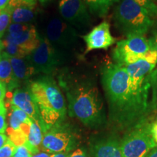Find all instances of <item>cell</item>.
<instances>
[{
	"instance_id": "1",
	"label": "cell",
	"mask_w": 157,
	"mask_h": 157,
	"mask_svg": "<svg viewBox=\"0 0 157 157\" xmlns=\"http://www.w3.org/2000/svg\"><path fill=\"white\" fill-rule=\"evenodd\" d=\"M101 83L109 106V121L121 129L134 127L146 121L148 113L131 93L124 66L114 63L101 70Z\"/></svg>"
},
{
	"instance_id": "2",
	"label": "cell",
	"mask_w": 157,
	"mask_h": 157,
	"mask_svg": "<svg viewBox=\"0 0 157 157\" xmlns=\"http://www.w3.org/2000/svg\"><path fill=\"white\" fill-rule=\"evenodd\" d=\"M66 92L68 113L85 126L98 128L106 122L103 98L95 79L86 75L66 74L59 79Z\"/></svg>"
},
{
	"instance_id": "3",
	"label": "cell",
	"mask_w": 157,
	"mask_h": 157,
	"mask_svg": "<svg viewBox=\"0 0 157 157\" xmlns=\"http://www.w3.org/2000/svg\"><path fill=\"white\" fill-rule=\"evenodd\" d=\"M30 92L39 108L46 131L63 120L67 112L66 102L54 78L45 76L33 82Z\"/></svg>"
},
{
	"instance_id": "4",
	"label": "cell",
	"mask_w": 157,
	"mask_h": 157,
	"mask_svg": "<svg viewBox=\"0 0 157 157\" xmlns=\"http://www.w3.org/2000/svg\"><path fill=\"white\" fill-rule=\"evenodd\" d=\"M116 28L127 38L143 36L155 21L134 0H119L113 10Z\"/></svg>"
},
{
	"instance_id": "5",
	"label": "cell",
	"mask_w": 157,
	"mask_h": 157,
	"mask_svg": "<svg viewBox=\"0 0 157 157\" xmlns=\"http://www.w3.org/2000/svg\"><path fill=\"white\" fill-rule=\"evenodd\" d=\"M120 144L123 157H146L157 146L151 133V124L146 121L132 127Z\"/></svg>"
},
{
	"instance_id": "6",
	"label": "cell",
	"mask_w": 157,
	"mask_h": 157,
	"mask_svg": "<svg viewBox=\"0 0 157 157\" xmlns=\"http://www.w3.org/2000/svg\"><path fill=\"white\" fill-rule=\"evenodd\" d=\"M46 34V38L63 58L66 52L75 50L78 44L76 29L58 17L52 18L49 22Z\"/></svg>"
},
{
	"instance_id": "7",
	"label": "cell",
	"mask_w": 157,
	"mask_h": 157,
	"mask_svg": "<svg viewBox=\"0 0 157 157\" xmlns=\"http://www.w3.org/2000/svg\"><path fill=\"white\" fill-rule=\"evenodd\" d=\"M35 74H50L63 62V58L56 50L46 37H40L37 48L26 56Z\"/></svg>"
},
{
	"instance_id": "8",
	"label": "cell",
	"mask_w": 157,
	"mask_h": 157,
	"mask_svg": "<svg viewBox=\"0 0 157 157\" xmlns=\"http://www.w3.org/2000/svg\"><path fill=\"white\" fill-rule=\"evenodd\" d=\"M148 41L143 36H132L117 42L113 51L114 63L121 66L133 64L143 60V56L150 50Z\"/></svg>"
},
{
	"instance_id": "9",
	"label": "cell",
	"mask_w": 157,
	"mask_h": 157,
	"mask_svg": "<svg viewBox=\"0 0 157 157\" xmlns=\"http://www.w3.org/2000/svg\"><path fill=\"white\" fill-rule=\"evenodd\" d=\"M75 142L74 133L68 127L59 123L45 132L42 146L48 152L63 153L73 148Z\"/></svg>"
},
{
	"instance_id": "10",
	"label": "cell",
	"mask_w": 157,
	"mask_h": 157,
	"mask_svg": "<svg viewBox=\"0 0 157 157\" xmlns=\"http://www.w3.org/2000/svg\"><path fill=\"white\" fill-rule=\"evenodd\" d=\"M59 12L64 21L74 29H86L91 24L90 10L83 0H60Z\"/></svg>"
},
{
	"instance_id": "11",
	"label": "cell",
	"mask_w": 157,
	"mask_h": 157,
	"mask_svg": "<svg viewBox=\"0 0 157 157\" xmlns=\"http://www.w3.org/2000/svg\"><path fill=\"white\" fill-rule=\"evenodd\" d=\"M83 39L87 47L85 53L95 50H106L116 42L107 21H103L93 28L87 34L83 36Z\"/></svg>"
},
{
	"instance_id": "12",
	"label": "cell",
	"mask_w": 157,
	"mask_h": 157,
	"mask_svg": "<svg viewBox=\"0 0 157 157\" xmlns=\"http://www.w3.org/2000/svg\"><path fill=\"white\" fill-rule=\"evenodd\" d=\"M10 103L12 105H14L24 111L31 119L40 122L44 132H46V129L41 119L39 108L31 95L30 90H15L12 95Z\"/></svg>"
},
{
	"instance_id": "13",
	"label": "cell",
	"mask_w": 157,
	"mask_h": 157,
	"mask_svg": "<svg viewBox=\"0 0 157 157\" xmlns=\"http://www.w3.org/2000/svg\"><path fill=\"white\" fill-rule=\"evenodd\" d=\"M8 7L11 12V21L15 23H29L36 15V2L24 0H10Z\"/></svg>"
},
{
	"instance_id": "14",
	"label": "cell",
	"mask_w": 157,
	"mask_h": 157,
	"mask_svg": "<svg viewBox=\"0 0 157 157\" xmlns=\"http://www.w3.org/2000/svg\"><path fill=\"white\" fill-rule=\"evenodd\" d=\"M5 39L19 46L29 54L37 48L40 41V36L37 34L34 25H31L27 30L13 34H7Z\"/></svg>"
},
{
	"instance_id": "15",
	"label": "cell",
	"mask_w": 157,
	"mask_h": 157,
	"mask_svg": "<svg viewBox=\"0 0 157 157\" xmlns=\"http://www.w3.org/2000/svg\"><path fill=\"white\" fill-rule=\"evenodd\" d=\"M120 143L111 137L98 141L93 148L94 157H123Z\"/></svg>"
},
{
	"instance_id": "16",
	"label": "cell",
	"mask_w": 157,
	"mask_h": 157,
	"mask_svg": "<svg viewBox=\"0 0 157 157\" xmlns=\"http://www.w3.org/2000/svg\"><path fill=\"white\" fill-rule=\"evenodd\" d=\"M10 58L15 81L17 86L21 82L29 80L33 74H35L34 69L31 66L26 57L25 58L13 57Z\"/></svg>"
},
{
	"instance_id": "17",
	"label": "cell",
	"mask_w": 157,
	"mask_h": 157,
	"mask_svg": "<svg viewBox=\"0 0 157 157\" xmlns=\"http://www.w3.org/2000/svg\"><path fill=\"white\" fill-rule=\"evenodd\" d=\"M43 132L44 130L41 123L31 119L29 133L27 135V141L24 145L28 147L33 155L39 153L38 147L42 145L44 137Z\"/></svg>"
},
{
	"instance_id": "18",
	"label": "cell",
	"mask_w": 157,
	"mask_h": 157,
	"mask_svg": "<svg viewBox=\"0 0 157 157\" xmlns=\"http://www.w3.org/2000/svg\"><path fill=\"white\" fill-rule=\"evenodd\" d=\"M0 82L5 84L9 90L17 87L13 75L10 58L3 51L0 54Z\"/></svg>"
},
{
	"instance_id": "19",
	"label": "cell",
	"mask_w": 157,
	"mask_h": 157,
	"mask_svg": "<svg viewBox=\"0 0 157 157\" xmlns=\"http://www.w3.org/2000/svg\"><path fill=\"white\" fill-rule=\"evenodd\" d=\"M89 9L90 13L96 16L105 17L113 4L119 0H83Z\"/></svg>"
},
{
	"instance_id": "20",
	"label": "cell",
	"mask_w": 157,
	"mask_h": 157,
	"mask_svg": "<svg viewBox=\"0 0 157 157\" xmlns=\"http://www.w3.org/2000/svg\"><path fill=\"white\" fill-rule=\"evenodd\" d=\"M30 121L31 118L24 111L11 105V112L9 118L10 128L13 130H18L21 125Z\"/></svg>"
},
{
	"instance_id": "21",
	"label": "cell",
	"mask_w": 157,
	"mask_h": 157,
	"mask_svg": "<svg viewBox=\"0 0 157 157\" xmlns=\"http://www.w3.org/2000/svg\"><path fill=\"white\" fill-rule=\"evenodd\" d=\"M151 90V99L149 103V114L157 113V68L154 69L151 73L150 78Z\"/></svg>"
},
{
	"instance_id": "22",
	"label": "cell",
	"mask_w": 157,
	"mask_h": 157,
	"mask_svg": "<svg viewBox=\"0 0 157 157\" xmlns=\"http://www.w3.org/2000/svg\"><path fill=\"white\" fill-rule=\"evenodd\" d=\"M3 44V52H5L10 58H25L28 56L29 53L26 51L20 48L17 45L13 44L9 41L4 39L2 40Z\"/></svg>"
},
{
	"instance_id": "23",
	"label": "cell",
	"mask_w": 157,
	"mask_h": 157,
	"mask_svg": "<svg viewBox=\"0 0 157 157\" xmlns=\"http://www.w3.org/2000/svg\"><path fill=\"white\" fill-rule=\"evenodd\" d=\"M11 21V12L7 6L0 11V39L8 29Z\"/></svg>"
},
{
	"instance_id": "24",
	"label": "cell",
	"mask_w": 157,
	"mask_h": 157,
	"mask_svg": "<svg viewBox=\"0 0 157 157\" xmlns=\"http://www.w3.org/2000/svg\"><path fill=\"white\" fill-rule=\"evenodd\" d=\"M137 5H139L146 11L149 16L152 19L157 17V5L154 3V0H134Z\"/></svg>"
},
{
	"instance_id": "25",
	"label": "cell",
	"mask_w": 157,
	"mask_h": 157,
	"mask_svg": "<svg viewBox=\"0 0 157 157\" xmlns=\"http://www.w3.org/2000/svg\"><path fill=\"white\" fill-rule=\"evenodd\" d=\"M9 132L10 137H8V138L16 146L24 145L25 142L27 141L26 135L21 129H18V130H13V129H10V131Z\"/></svg>"
},
{
	"instance_id": "26",
	"label": "cell",
	"mask_w": 157,
	"mask_h": 157,
	"mask_svg": "<svg viewBox=\"0 0 157 157\" xmlns=\"http://www.w3.org/2000/svg\"><path fill=\"white\" fill-rule=\"evenodd\" d=\"M17 146L8 139L7 142L2 148H0V157H13Z\"/></svg>"
},
{
	"instance_id": "27",
	"label": "cell",
	"mask_w": 157,
	"mask_h": 157,
	"mask_svg": "<svg viewBox=\"0 0 157 157\" xmlns=\"http://www.w3.org/2000/svg\"><path fill=\"white\" fill-rule=\"evenodd\" d=\"M32 25L29 23H12L9 25L7 29V34H13V33L20 32V31H25L29 29Z\"/></svg>"
},
{
	"instance_id": "28",
	"label": "cell",
	"mask_w": 157,
	"mask_h": 157,
	"mask_svg": "<svg viewBox=\"0 0 157 157\" xmlns=\"http://www.w3.org/2000/svg\"><path fill=\"white\" fill-rule=\"evenodd\" d=\"M151 29V34L148 41L151 49H154L157 52V22H154V24Z\"/></svg>"
},
{
	"instance_id": "29",
	"label": "cell",
	"mask_w": 157,
	"mask_h": 157,
	"mask_svg": "<svg viewBox=\"0 0 157 157\" xmlns=\"http://www.w3.org/2000/svg\"><path fill=\"white\" fill-rule=\"evenodd\" d=\"M33 154L25 145L17 146L13 157H32Z\"/></svg>"
},
{
	"instance_id": "30",
	"label": "cell",
	"mask_w": 157,
	"mask_h": 157,
	"mask_svg": "<svg viewBox=\"0 0 157 157\" xmlns=\"http://www.w3.org/2000/svg\"><path fill=\"white\" fill-rule=\"evenodd\" d=\"M7 109L5 105L0 108V133L4 134L7 130V121H6Z\"/></svg>"
},
{
	"instance_id": "31",
	"label": "cell",
	"mask_w": 157,
	"mask_h": 157,
	"mask_svg": "<svg viewBox=\"0 0 157 157\" xmlns=\"http://www.w3.org/2000/svg\"><path fill=\"white\" fill-rule=\"evenodd\" d=\"M143 60H146L149 63L156 65L157 63V52L154 49H150L143 56Z\"/></svg>"
},
{
	"instance_id": "32",
	"label": "cell",
	"mask_w": 157,
	"mask_h": 157,
	"mask_svg": "<svg viewBox=\"0 0 157 157\" xmlns=\"http://www.w3.org/2000/svg\"><path fill=\"white\" fill-rule=\"evenodd\" d=\"M6 92H7V87L5 84L0 82V108L5 105L4 100L6 96Z\"/></svg>"
},
{
	"instance_id": "33",
	"label": "cell",
	"mask_w": 157,
	"mask_h": 157,
	"mask_svg": "<svg viewBox=\"0 0 157 157\" xmlns=\"http://www.w3.org/2000/svg\"><path fill=\"white\" fill-rule=\"evenodd\" d=\"M151 133L154 142L157 145V120L154 123L151 124Z\"/></svg>"
},
{
	"instance_id": "34",
	"label": "cell",
	"mask_w": 157,
	"mask_h": 157,
	"mask_svg": "<svg viewBox=\"0 0 157 157\" xmlns=\"http://www.w3.org/2000/svg\"><path fill=\"white\" fill-rule=\"evenodd\" d=\"M69 157H87L85 153L82 149H77L70 155Z\"/></svg>"
},
{
	"instance_id": "35",
	"label": "cell",
	"mask_w": 157,
	"mask_h": 157,
	"mask_svg": "<svg viewBox=\"0 0 157 157\" xmlns=\"http://www.w3.org/2000/svg\"><path fill=\"white\" fill-rule=\"evenodd\" d=\"M8 137L5 134L0 133V148H2L7 143L8 140Z\"/></svg>"
},
{
	"instance_id": "36",
	"label": "cell",
	"mask_w": 157,
	"mask_h": 157,
	"mask_svg": "<svg viewBox=\"0 0 157 157\" xmlns=\"http://www.w3.org/2000/svg\"><path fill=\"white\" fill-rule=\"evenodd\" d=\"M52 154H51L50 152H39L36 154H34L32 157H51Z\"/></svg>"
},
{
	"instance_id": "37",
	"label": "cell",
	"mask_w": 157,
	"mask_h": 157,
	"mask_svg": "<svg viewBox=\"0 0 157 157\" xmlns=\"http://www.w3.org/2000/svg\"><path fill=\"white\" fill-rule=\"evenodd\" d=\"M10 1V0H0V11L8 6Z\"/></svg>"
},
{
	"instance_id": "38",
	"label": "cell",
	"mask_w": 157,
	"mask_h": 157,
	"mask_svg": "<svg viewBox=\"0 0 157 157\" xmlns=\"http://www.w3.org/2000/svg\"><path fill=\"white\" fill-rule=\"evenodd\" d=\"M146 157H157V146L154 149H152V150L146 155Z\"/></svg>"
},
{
	"instance_id": "39",
	"label": "cell",
	"mask_w": 157,
	"mask_h": 157,
	"mask_svg": "<svg viewBox=\"0 0 157 157\" xmlns=\"http://www.w3.org/2000/svg\"><path fill=\"white\" fill-rule=\"evenodd\" d=\"M51 157H69L66 152L63 153H57V154H53Z\"/></svg>"
},
{
	"instance_id": "40",
	"label": "cell",
	"mask_w": 157,
	"mask_h": 157,
	"mask_svg": "<svg viewBox=\"0 0 157 157\" xmlns=\"http://www.w3.org/2000/svg\"><path fill=\"white\" fill-rule=\"evenodd\" d=\"M3 51V44H2V40L0 39V54Z\"/></svg>"
},
{
	"instance_id": "41",
	"label": "cell",
	"mask_w": 157,
	"mask_h": 157,
	"mask_svg": "<svg viewBox=\"0 0 157 157\" xmlns=\"http://www.w3.org/2000/svg\"><path fill=\"white\" fill-rule=\"evenodd\" d=\"M26 2H36V0H24Z\"/></svg>"
},
{
	"instance_id": "42",
	"label": "cell",
	"mask_w": 157,
	"mask_h": 157,
	"mask_svg": "<svg viewBox=\"0 0 157 157\" xmlns=\"http://www.w3.org/2000/svg\"><path fill=\"white\" fill-rule=\"evenodd\" d=\"M39 1H40L42 3H44V2H46L49 1V0H39Z\"/></svg>"
}]
</instances>
